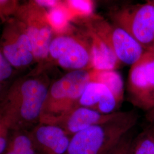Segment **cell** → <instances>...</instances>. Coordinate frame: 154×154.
<instances>
[{
	"label": "cell",
	"mask_w": 154,
	"mask_h": 154,
	"mask_svg": "<svg viewBox=\"0 0 154 154\" xmlns=\"http://www.w3.org/2000/svg\"><path fill=\"white\" fill-rule=\"evenodd\" d=\"M90 81L100 83L105 85L115 97L120 106L124 98V83L121 75L116 70H90Z\"/></svg>",
	"instance_id": "obj_14"
},
{
	"label": "cell",
	"mask_w": 154,
	"mask_h": 154,
	"mask_svg": "<svg viewBox=\"0 0 154 154\" xmlns=\"http://www.w3.org/2000/svg\"><path fill=\"white\" fill-rule=\"evenodd\" d=\"M0 88H1V86H0Z\"/></svg>",
	"instance_id": "obj_27"
},
{
	"label": "cell",
	"mask_w": 154,
	"mask_h": 154,
	"mask_svg": "<svg viewBox=\"0 0 154 154\" xmlns=\"http://www.w3.org/2000/svg\"><path fill=\"white\" fill-rule=\"evenodd\" d=\"M121 112L104 114L91 109L76 107L48 124L60 127L72 136L90 127L111 121L119 116Z\"/></svg>",
	"instance_id": "obj_8"
},
{
	"label": "cell",
	"mask_w": 154,
	"mask_h": 154,
	"mask_svg": "<svg viewBox=\"0 0 154 154\" xmlns=\"http://www.w3.org/2000/svg\"><path fill=\"white\" fill-rule=\"evenodd\" d=\"M46 16L51 28L57 32L65 30L70 20L72 18L66 6L60 4L52 8Z\"/></svg>",
	"instance_id": "obj_16"
},
{
	"label": "cell",
	"mask_w": 154,
	"mask_h": 154,
	"mask_svg": "<svg viewBox=\"0 0 154 154\" xmlns=\"http://www.w3.org/2000/svg\"><path fill=\"white\" fill-rule=\"evenodd\" d=\"M8 148L15 154H37L30 133L15 132L9 140Z\"/></svg>",
	"instance_id": "obj_15"
},
{
	"label": "cell",
	"mask_w": 154,
	"mask_h": 154,
	"mask_svg": "<svg viewBox=\"0 0 154 154\" xmlns=\"http://www.w3.org/2000/svg\"><path fill=\"white\" fill-rule=\"evenodd\" d=\"M90 70L69 72L52 85L40 118L42 123H49L77 107L85 88L90 82Z\"/></svg>",
	"instance_id": "obj_2"
},
{
	"label": "cell",
	"mask_w": 154,
	"mask_h": 154,
	"mask_svg": "<svg viewBox=\"0 0 154 154\" xmlns=\"http://www.w3.org/2000/svg\"></svg>",
	"instance_id": "obj_28"
},
{
	"label": "cell",
	"mask_w": 154,
	"mask_h": 154,
	"mask_svg": "<svg viewBox=\"0 0 154 154\" xmlns=\"http://www.w3.org/2000/svg\"><path fill=\"white\" fill-rule=\"evenodd\" d=\"M130 154H154V135L151 130H146L133 139Z\"/></svg>",
	"instance_id": "obj_17"
},
{
	"label": "cell",
	"mask_w": 154,
	"mask_h": 154,
	"mask_svg": "<svg viewBox=\"0 0 154 154\" xmlns=\"http://www.w3.org/2000/svg\"><path fill=\"white\" fill-rule=\"evenodd\" d=\"M21 91V99L18 106L4 116L10 127L18 119L29 123L40 119L49 93L45 85L36 80L23 83Z\"/></svg>",
	"instance_id": "obj_7"
},
{
	"label": "cell",
	"mask_w": 154,
	"mask_h": 154,
	"mask_svg": "<svg viewBox=\"0 0 154 154\" xmlns=\"http://www.w3.org/2000/svg\"><path fill=\"white\" fill-rule=\"evenodd\" d=\"M12 69L9 62L0 54V81L10 77Z\"/></svg>",
	"instance_id": "obj_20"
},
{
	"label": "cell",
	"mask_w": 154,
	"mask_h": 154,
	"mask_svg": "<svg viewBox=\"0 0 154 154\" xmlns=\"http://www.w3.org/2000/svg\"><path fill=\"white\" fill-rule=\"evenodd\" d=\"M4 53L6 59L14 66L27 65L34 57L32 44L27 34H22L14 44L5 46Z\"/></svg>",
	"instance_id": "obj_13"
},
{
	"label": "cell",
	"mask_w": 154,
	"mask_h": 154,
	"mask_svg": "<svg viewBox=\"0 0 154 154\" xmlns=\"http://www.w3.org/2000/svg\"><path fill=\"white\" fill-rule=\"evenodd\" d=\"M134 111H121L109 121L72 135L65 154H109L138 122Z\"/></svg>",
	"instance_id": "obj_1"
},
{
	"label": "cell",
	"mask_w": 154,
	"mask_h": 154,
	"mask_svg": "<svg viewBox=\"0 0 154 154\" xmlns=\"http://www.w3.org/2000/svg\"><path fill=\"white\" fill-rule=\"evenodd\" d=\"M146 51H149V53L154 57V45L146 49Z\"/></svg>",
	"instance_id": "obj_23"
},
{
	"label": "cell",
	"mask_w": 154,
	"mask_h": 154,
	"mask_svg": "<svg viewBox=\"0 0 154 154\" xmlns=\"http://www.w3.org/2000/svg\"><path fill=\"white\" fill-rule=\"evenodd\" d=\"M5 154H14V152L11 150V149H8V148H7V149H6V151L5 152Z\"/></svg>",
	"instance_id": "obj_24"
},
{
	"label": "cell",
	"mask_w": 154,
	"mask_h": 154,
	"mask_svg": "<svg viewBox=\"0 0 154 154\" xmlns=\"http://www.w3.org/2000/svg\"><path fill=\"white\" fill-rule=\"evenodd\" d=\"M133 138L131 132L127 134L118 143L109 154H128L132 143Z\"/></svg>",
	"instance_id": "obj_19"
},
{
	"label": "cell",
	"mask_w": 154,
	"mask_h": 154,
	"mask_svg": "<svg viewBox=\"0 0 154 154\" xmlns=\"http://www.w3.org/2000/svg\"><path fill=\"white\" fill-rule=\"evenodd\" d=\"M114 24L123 29L147 49L154 45V2L123 7L112 11Z\"/></svg>",
	"instance_id": "obj_4"
},
{
	"label": "cell",
	"mask_w": 154,
	"mask_h": 154,
	"mask_svg": "<svg viewBox=\"0 0 154 154\" xmlns=\"http://www.w3.org/2000/svg\"><path fill=\"white\" fill-rule=\"evenodd\" d=\"M77 107L91 109L101 114H110L119 108L110 90L100 83L90 81L85 88Z\"/></svg>",
	"instance_id": "obj_10"
},
{
	"label": "cell",
	"mask_w": 154,
	"mask_h": 154,
	"mask_svg": "<svg viewBox=\"0 0 154 154\" xmlns=\"http://www.w3.org/2000/svg\"><path fill=\"white\" fill-rule=\"evenodd\" d=\"M49 54L67 69H92L90 45L82 30L75 35H61L53 39L50 45Z\"/></svg>",
	"instance_id": "obj_6"
},
{
	"label": "cell",
	"mask_w": 154,
	"mask_h": 154,
	"mask_svg": "<svg viewBox=\"0 0 154 154\" xmlns=\"http://www.w3.org/2000/svg\"><path fill=\"white\" fill-rule=\"evenodd\" d=\"M27 35L32 44L34 57L41 59L48 57L52 41V28L47 16L41 21L39 25H33L28 28Z\"/></svg>",
	"instance_id": "obj_12"
},
{
	"label": "cell",
	"mask_w": 154,
	"mask_h": 154,
	"mask_svg": "<svg viewBox=\"0 0 154 154\" xmlns=\"http://www.w3.org/2000/svg\"><path fill=\"white\" fill-rule=\"evenodd\" d=\"M30 134L37 154H65L72 137L60 127L45 123Z\"/></svg>",
	"instance_id": "obj_9"
},
{
	"label": "cell",
	"mask_w": 154,
	"mask_h": 154,
	"mask_svg": "<svg viewBox=\"0 0 154 154\" xmlns=\"http://www.w3.org/2000/svg\"><path fill=\"white\" fill-rule=\"evenodd\" d=\"M82 30L90 45L92 69L98 70H116L120 61L113 51L97 34L86 28Z\"/></svg>",
	"instance_id": "obj_11"
},
{
	"label": "cell",
	"mask_w": 154,
	"mask_h": 154,
	"mask_svg": "<svg viewBox=\"0 0 154 154\" xmlns=\"http://www.w3.org/2000/svg\"><path fill=\"white\" fill-rule=\"evenodd\" d=\"M36 2L41 6L51 8V9L60 4L58 1L55 0H38L36 1Z\"/></svg>",
	"instance_id": "obj_21"
},
{
	"label": "cell",
	"mask_w": 154,
	"mask_h": 154,
	"mask_svg": "<svg viewBox=\"0 0 154 154\" xmlns=\"http://www.w3.org/2000/svg\"><path fill=\"white\" fill-rule=\"evenodd\" d=\"M127 92L130 102L142 110L154 108V57L146 51L131 66L128 77Z\"/></svg>",
	"instance_id": "obj_5"
},
{
	"label": "cell",
	"mask_w": 154,
	"mask_h": 154,
	"mask_svg": "<svg viewBox=\"0 0 154 154\" xmlns=\"http://www.w3.org/2000/svg\"><path fill=\"white\" fill-rule=\"evenodd\" d=\"M129 151H130V150H129ZM128 154H129V152H128Z\"/></svg>",
	"instance_id": "obj_26"
},
{
	"label": "cell",
	"mask_w": 154,
	"mask_h": 154,
	"mask_svg": "<svg viewBox=\"0 0 154 154\" xmlns=\"http://www.w3.org/2000/svg\"><path fill=\"white\" fill-rule=\"evenodd\" d=\"M83 28L93 32L113 51L120 62L132 66L143 56L146 50L123 29L111 23L93 13L79 19Z\"/></svg>",
	"instance_id": "obj_3"
},
{
	"label": "cell",
	"mask_w": 154,
	"mask_h": 154,
	"mask_svg": "<svg viewBox=\"0 0 154 154\" xmlns=\"http://www.w3.org/2000/svg\"><path fill=\"white\" fill-rule=\"evenodd\" d=\"M72 18L82 19L94 13V2L90 0H70L66 2Z\"/></svg>",
	"instance_id": "obj_18"
},
{
	"label": "cell",
	"mask_w": 154,
	"mask_h": 154,
	"mask_svg": "<svg viewBox=\"0 0 154 154\" xmlns=\"http://www.w3.org/2000/svg\"><path fill=\"white\" fill-rule=\"evenodd\" d=\"M150 122H151L152 123V129H151V131L152 132V134H153V135H154V119H150L149 120Z\"/></svg>",
	"instance_id": "obj_25"
},
{
	"label": "cell",
	"mask_w": 154,
	"mask_h": 154,
	"mask_svg": "<svg viewBox=\"0 0 154 154\" xmlns=\"http://www.w3.org/2000/svg\"><path fill=\"white\" fill-rule=\"evenodd\" d=\"M148 115H147V118H149V120L154 119V108L148 112Z\"/></svg>",
	"instance_id": "obj_22"
}]
</instances>
